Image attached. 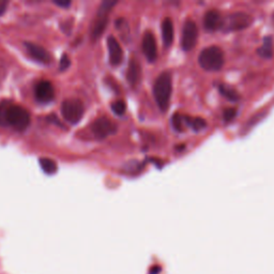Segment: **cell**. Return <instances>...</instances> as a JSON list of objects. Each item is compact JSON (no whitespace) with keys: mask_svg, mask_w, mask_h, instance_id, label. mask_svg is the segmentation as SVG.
I'll list each match as a JSON object with an SVG mask.
<instances>
[{"mask_svg":"<svg viewBox=\"0 0 274 274\" xmlns=\"http://www.w3.org/2000/svg\"><path fill=\"white\" fill-rule=\"evenodd\" d=\"M173 82L169 72L161 73L153 85V95L161 111H166L169 107Z\"/></svg>","mask_w":274,"mask_h":274,"instance_id":"obj_1","label":"cell"},{"mask_svg":"<svg viewBox=\"0 0 274 274\" xmlns=\"http://www.w3.org/2000/svg\"><path fill=\"white\" fill-rule=\"evenodd\" d=\"M198 62L206 71H219L225 63V55L221 47L217 45L208 46L201 52Z\"/></svg>","mask_w":274,"mask_h":274,"instance_id":"obj_2","label":"cell"},{"mask_svg":"<svg viewBox=\"0 0 274 274\" xmlns=\"http://www.w3.org/2000/svg\"><path fill=\"white\" fill-rule=\"evenodd\" d=\"M30 125V115L24 107L9 104L5 112V126L12 127L16 131H25Z\"/></svg>","mask_w":274,"mask_h":274,"instance_id":"obj_3","label":"cell"},{"mask_svg":"<svg viewBox=\"0 0 274 274\" xmlns=\"http://www.w3.org/2000/svg\"><path fill=\"white\" fill-rule=\"evenodd\" d=\"M85 107L83 102L78 99L64 100L61 104V114L64 120L71 125H76L84 117Z\"/></svg>","mask_w":274,"mask_h":274,"instance_id":"obj_4","label":"cell"},{"mask_svg":"<svg viewBox=\"0 0 274 274\" xmlns=\"http://www.w3.org/2000/svg\"><path fill=\"white\" fill-rule=\"evenodd\" d=\"M116 4H117L116 1H110V0L102 2L101 7L99 9L98 18H96V20L93 25L92 35H91L94 41L96 39H99V37L102 36V34L104 32L107 24H109V13L110 12L112 7Z\"/></svg>","mask_w":274,"mask_h":274,"instance_id":"obj_5","label":"cell"},{"mask_svg":"<svg viewBox=\"0 0 274 274\" xmlns=\"http://www.w3.org/2000/svg\"><path fill=\"white\" fill-rule=\"evenodd\" d=\"M198 39V27L196 23L191 18L184 21L183 29H182L181 46L184 51L189 52L195 47Z\"/></svg>","mask_w":274,"mask_h":274,"instance_id":"obj_6","label":"cell"},{"mask_svg":"<svg viewBox=\"0 0 274 274\" xmlns=\"http://www.w3.org/2000/svg\"><path fill=\"white\" fill-rule=\"evenodd\" d=\"M91 131L96 138L104 139L117 132V125L110 118L100 117L91 125Z\"/></svg>","mask_w":274,"mask_h":274,"instance_id":"obj_7","label":"cell"},{"mask_svg":"<svg viewBox=\"0 0 274 274\" xmlns=\"http://www.w3.org/2000/svg\"><path fill=\"white\" fill-rule=\"evenodd\" d=\"M253 23V18L245 12H236L224 21V28L227 31H237L248 28Z\"/></svg>","mask_w":274,"mask_h":274,"instance_id":"obj_8","label":"cell"},{"mask_svg":"<svg viewBox=\"0 0 274 274\" xmlns=\"http://www.w3.org/2000/svg\"><path fill=\"white\" fill-rule=\"evenodd\" d=\"M142 47L144 55L146 56L148 61L153 62L157 60L158 58V45L155 37L151 31H147L143 37L142 41Z\"/></svg>","mask_w":274,"mask_h":274,"instance_id":"obj_9","label":"cell"},{"mask_svg":"<svg viewBox=\"0 0 274 274\" xmlns=\"http://www.w3.org/2000/svg\"><path fill=\"white\" fill-rule=\"evenodd\" d=\"M224 18L219 11L211 9L206 12L203 16V26L209 31H216L224 28Z\"/></svg>","mask_w":274,"mask_h":274,"instance_id":"obj_10","label":"cell"},{"mask_svg":"<svg viewBox=\"0 0 274 274\" xmlns=\"http://www.w3.org/2000/svg\"><path fill=\"white\" fill-rule=\"evenodd\" d=\"M35 94L37 101L42 103H48L55 98V89L48 80H41L37 84L35 88Z\"/></svg>","mask_w":274,"mask_h":274,"instance_id":"obj_11","label":"cell"},{"mask_svg":"<svg viewBox=\"0 0 274 274\" xmlns=\"http://www.w3.org/2000/svg\"><path fill=\"white\" fill-rule=\"evenodd\" d=\"M25 47L29 55L34 58L35 60L44 64L51 62L52 60L51 54L48 53L43 46L36 44L34 42H25Z\"/></svg>","mask_w":274,"mask_h":274,"instance_id":"obj_12","label":"cell"},{"mask_svg":"<svg viewBox=\"0 0 274 274\" xmlns=\"http://www.w3.org/2000/svg\"><path fill=\"white\" fill-rule=\"evenodd\" d=\"M107 47H109L110 54V62L112 66H118L122 62L123 59V51L119 44V42L116 40V37H110L107 40Z\"/></svg>","mask_w":274,"mask_h":274,"instance_id":"obj_13","label":"cell"},{"mask_svg":"<svg viewBox=\"0 0 274 274\" xmlns=\"http://www.w3.org/2000/svg\"><path fill=\"white\" fill-rule=\"evenodd\" d=\"M142 77V67L141 64L135 59H132L128 63V71H127V79L128 84H130L132 87L136 86L139 80H141Z\"/></svg>","mask_w":274,"mask_h":274,"instance_id":"obj_14","label":"cell"},{"mask_svg":"<svg viewBox=\"0 0 274 274\" xmlns=\"http://www.w3.org/2000/svg\"><path fill=\"white\" fill-rule=\"evenodd\" d=\"M175 37V29H174V23L171 18H166L162 21V37L165 46H170L171 43L174 41Z\"/></svg>","mask_w":274,"mask_h":274,"instance_id":"obj_15","label":"cell"},{"mask_svg":"<svg viewBox=\"0 0 274 274\" xmlns=\"http://www.w3.org/2000/svg\"><path fill=\"white\" fill-rule=\"evenodd\" d=\"M219 92H221V94L229 101L237 102L240 99V93L238 91L227 84H219Z\"/></svg>","mask_w":274,"mask_h":274,"instance_id":"obj_16","label":"cell"},{"mask_svg":"<svg viewBox=\"0 0 274 274\" xmlns=\"http://www.w3.org/2000/svg\"><path fill=\"white\" fill-rule=\"evenodd\" d=\"M258 55L262 58H272L273 56V41L271 37H265L264 43L257 50Z\"/></svg>","mask_w":274,"mask_h":274,"instance_id":"obj_17","label":"cell"},{"mask_svg":"<svg viewBox=\"0 0 274 274\" xmlns=\"http://www.w3.org/2000/svg\"><path fill=\"white\" fill-rule=\"evenodd\" d=\"M39 163L41 168L43 169L45 174L47 175H53L55 174L57 171V163L55 161H53L52 159H47V158H41L39 160Z\"/></svg>","mask_w":274,"mask_h":274,"instance_id":"obj_18","label":"cell"},{"mask_svg":"<svg viewBox=\"0 0 274 274\" xmlns=\"http://www.w3.org/2000/svg\"><path fill=\"white\" fill-rule=\"evenodd\" d=\"M184 120H185V125L191 127L193 130L195 131H200L201 128L207 127V121L205 119H202V118H193L184 115Z\"/></svg>","mask_w":274,"mask_h":274,"instance_id":"obj_19","label":"cell"},{"mask_svg":"<svg viewBox=\"0 0 274 274\" xmlns=\"http://www.w3.org/2000/svg\"><path fill=\"white\" fill-rule=\"evenodd\" d=\"M171 125H173L176 131H179V132L184 131V128L186 127L185 120H184V115L175 114L173 117H171Z\"/></svg>","mask_w":274,"mask_h":274,"instance_id":"obj_20","label":"cell"},{"mask_svg":"<svg viewBox=\"0 0 274 274\" xmlns=\"http://www.w3.org/2000/svg\"><path fill=\"white\" fill-rule=\"evenodd\" d=\"M111 110L114 111L115 114L118 115V116L125 115V112H126V110H127V104H126V102L122 101V100H118V101L112 102V104H111Z\"/></svg>","mask_w":274,"mask_h":274,"instance_id":"obj_21","label":"cell"},{"mask_svg":"<svg viewBox=\"0 0 274 274\" xmlns=\"http://www.w3.org/2000/svg\"><path fill=\"white\" fill-rule=\"evenodd\" d=\"M236 116H237V110L234 109V107H228V109H225L223 111V118L226 122L234 120Z\"/></svg>","mask_w":274,"mask_h":274,"instance_id":"obj_22","label":"cell"},{"mask_svg":"<svg viewBox=\"0 0 274 274\" xmlns=\"http://www.w3.org/2000/svg\"><path fill=\"white\" fill-rule=\"evenodd\" d=\"M9 104L8 103H1L0 104V126H5V112H7Z\"/></svg>","mask_w":274,"mask_h":274,"instance_id":"obj_23","label":"cell"},{"mask_svg":"<svg viewBox=\"0 0 274 274\" xmlns=\"http://www.w3.org/2000/svg\"><path fill=\"white\" fill-rule=\"evenodd\" d=\"M70 64H71V60H70V58L67 54H64L60 59V63H59L60 70H67L70 67Z\"/></svg>","mask_w":274,"mask_h":274,"instance_id":"obj_24","label":"cell"},{"mask_svg":"<svg viewBox=\"0 0 274 274\" xmlns=\"http://www.w3.org/2000/svg\"><path fill=\"white\" fill-rule=\"evenodd\" d=\"M54 3L59 5V7H61V8H68L71 5V1H59V0H57V1H54Z\"/></svg>","mask_w":274,"mask_h":274,"instance_id":"obj_25","label":"cell"},{"mask_svg":"<svg viewBox=\"0 0 274 274\" xmlns=\"http://www.w3.org/2000/svg\"><path fill=\"white\" fill-rule=\"evenodd\" d=\"M9 2L7 1H0V15H2L7 11Z\"/></svg>","mask_w":274,"mask_h":274,"instance_id":"obj_26","label":"cell"}]
</instances>
